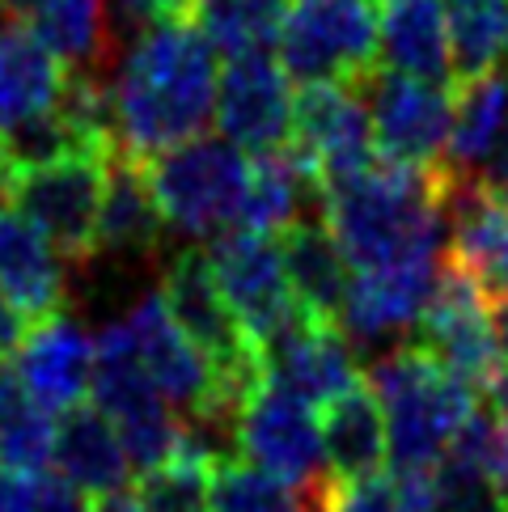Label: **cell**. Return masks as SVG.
I'll list each match as a JSON object with an SVG mask.
<instances>
[{
    "label": "cell",
    "instance_id": "20",
    "mask_svg": "<svg viewBox=\"0 0 508 512\" xmlns=\"http://www.w3.org/2000/svg\"><path fill=\"white\" fill-rule=\"evenodd\" d=\"M377 64L403 77L453 85L445 0H377Z\"/></svg>",
    "mask_w": 508,
    "mask_h": 512
},
{
    "label": "cell",
    "instance_id": "47",
    "mask_svg": "<svg viewBox=\"0 0 508 512\" xmlns=\"http://www.w3.org/2000/svg\"><path fill=\"white\" fill-rule=\"evenodd\" d=\"M0 195H5V170H0Z\"/></svg>",
    "mask_w": 508,
    "mask_h": 512
},
{
    "label": "cell",
    "instance_id": "25",
    "mask_svg": "<svg viewBox=\"0 0 508 512\" xmlns=\"http://www.w3.org/2000/svg\"><path fill=\"white\" fill-rule=\"evenodd\" d=\"M280 254H284V271H288V284H293L297 305L310 318L339 322L352 276H348V259H343L339 242L322 221V212L301 216L297 225H288L280 233Z\"/></svg>",
    "mask_w": 508,
    "mask_h": 512
},
{
    "label": "cell",
    "instance_id": "39",
    "mask_svg": "<svg viewBox=\"0 0 508 512\" xmlns=\"http://www.w3.org/2000/svg\"><path fill=\"white\" fill-rule=\"evenodd\" d=\"M26 331H30V318L9 301V292L0 288V360L17 356V347H22Z\"/></svg>",
    "mask_w": 508,
    "mask_h": 512
},
{
    "label": "cell",
    "instance_id": "14",
    "mask_svg": "<svg viewBox=\"0 0 508 512\" xmlns=\"http://www.w3.org/2000/svg\"><path fill=\"white\" fill-rule=\"evenodd\" d=\"M420 347H428L470 390H492L504 369L492 305H487L479 284L449 259L441 263L437 288H432V301L420 318Z\"/></svg>",
    "mask_w": 508,
    "mask_h": 512
},
{
    "label": "cell",
    "instance_id": "36",
    "mask_svg": "<svg viewBox=\"0 0 508 512\" xmlns=\"http://www.w3.org/2000/svg\"><path fill=\"white\" fill-rule=\"evenodd\" d=\"M449 462L475 470L483 483L508 496V419L492 407H475L449 445Z\"/></svg>",
    "mask_w": 508,
    "mask_h": 512
},
{
    "label": "cell",
    "instance_id": "19",
    "mask_svg": "<svg viewBox=\"0 0 508 512\" xmlns=\"http://www.w3.org/2000/svg\"><path fill=\"white\" fill-rule=\"evenodd\" d=\"M441 263L356 271L348 284V297H343V314H339L343 335H352V343L360 347H377L411 331V326H420L424 309L432 301V288H437Z\"/></svg>",
    "mask_w": 508,
    "mask_h": 512
},
{
    "label": "cell",
    "instance_id": "21",
    "mask_svg": "<svg viewBox=\"0 0 508 512\" xmlns=\"http://www.w3.org/2000/svg\"><path fill=\"white\" fill-rule=\"evenodd\" d=\"M68 259L34 229L22 212L0 208V288L34 322L64 314Z\"/></svg>",
    "mask_w": 508,
    "mask_h": 512
},
{
    "label": "cell",
    "instance_id": "43",
    "mask_svg": "<svg viewBox=\"0 0 508 512\" xmlns=\"http://www.w3.org/2000/svg\"><path fill=\"white\" fill-rule=\"evenodd\" d=\"M492 398H496V411L508 419V364L500 369V377H496V386H492Z\"/></svg>",
    "mask_w": 508,
    "mask_h": 512
},
{
    "label": "cell",
    "instance_id": "10",
    "mask_svg": "<svg viewBox=\"0 0 508 512\" xmlns=\"http://www.w3.org/2000/svg\"><path fill=\"white\" fill-rule=\"evenodd\" d=\"M365 106L373 119V144L381 161L411 170H445L453 136V89L390 68H373L365 81Z\"/></svg>",
    "mask_w": 508,
    "mask_h": 512
},
{
    "label": "cell",
    "instance_id": "32",
    "mask_svg": "<svg viewBox=\"0 0 508 512\" xmlns=\"http://www.w3.org/2000/svg\"><path fill=\"white\" fill-rule=\"evenodd\" d=\"M284 17V0H191V26L225 56L267 51L280 39Z\"/></svg>",
    "mask_w": 508,
    "mask_h": 512
},
{
    "label": "cell",
    "instance_id": "30",
    "mask_svg": "<svg viewBox=\"0 0 508 512\" xmlns=\"http://www.w3.org/2000/svg\"><path fill=\"white\" fill-rule=\"evenodd\" d=\"M56 457V419L30 398L22 377L0 364V462L26 474H39Z\"/></svg>",
    "mask_w": 508,
    "mask_h": 512
},
{
    "label": "cell",
    "instance_id": "12",
    "mask_svg": "<svg viewBox=\"0 0 508 512\" xmlns=\"http://www.w3.org/2000/svg\"><path fill=\"white\" fill-rule=\"evenodd\" d=\"M216 284H221L229 309L238 314L250 347L263 360V347L276 339L288 322L301 314L293 297L280 254V237L254 229H225L208 250Z\"/></svg>",
    "mask_w": 508,
    "mask_h": 512
},
{
    "label": "cell",
    "instance_id": "44",
    "mask_svg": "<svg viewBox=\"0 0 508 512\" xmlns=\"http://www.w3.org/2000/svg\"><path fill=\"white\" fill-rule=\"evenodd\" d=\"M0 5H5V13H34V9H39L43 5V0H0Z\"/></svg>",
    "mask_w": 508,
    "mask_h": 512
},
{
    "label": "cell",
    "instance_id": "24",
    "mask_svg": "<svg viewBox=\"0 0 508 512\" xmlns=\"http://www.w3.org/2000/svg\"><path fill=\"white\" fill-rule=\"evenodd\" d=\"M56 470L60 479H68L77 491H89V496H111V491H123L127 479L136 474L132 457H127V445L119 428L106 419L98 407H72L68 415H60L56 424Z\"/></svg>",
    "mask_w": 508,
    "mask_h": 512
},
{
    "label": "cell",
    "instance_id": "41",
    "mask_svg": "<svg viewBox=\"0 0 508 512\" xmlns=\"http://www.w3.org/2000/svg\"><path fill=\"white\" fill-rule=\"evenodd\" d=\"M89 512H144L140 500H136V491H111V496H98L94 504H89Z\"/></svg>",
    "mask_w": 508,
    "mask_h": 512
},
{
    "label": "cell",
    "instance_id": "13",
    "mask_svg": "<svg viewBox=\"0 0 508 512\" xmlns=\"http://www.w3.org/2000/svg\"><path fill=\"white\" fill-rule=\"evenodd\" d=\"M318 187L365 170L377 144L360 81H314L293 94V140H288Z\"/></svg>",
    "mask_w": 508,
    "mask_h": 512
},
{
    "label": "cell",
    "instance_id": "2",
    "mask_svg": "<svg viewBox=\"0 0 508 512\" xmlns=\"http://www.w3.org/2000/svg\"><path fill=\"white\" fill-rule=\"evenodd\" d=\"M216 81V47L191 22L144 30L111 81L119 153L149 161L204 136L216 119Z\"/></svg>",
    "mask_w": 508,
    "mask_h": 512
},
{
    "label": "cell",
    "instance_id": "3",
    "mask_svg": "<svg viewBox=\"0 0 508 512\" xmlns=\"http://www.w3.org/2000/svg\"><path fill=\"white\" fill-rule=\"evenodd\" d=\"M369 386L390 428L394 470H441L458 428L475 411V390L420 343H398L369 364Z\"/></svg>",
    "mask_w": 508,
    "mask_h": 512
},
{
    "label": "cell",
    "instance_id": "9",
    "mask_svg": "<svg viewBox=\"0 0 508 512\" xmlns=\"http://www.w3.org/2000/svg\"><path fill=\"white\" fill-rule=\"evenodd\" d=\"M233 441H238V457L276 474L288 487L310 491L326 479L322 424L314 407L267 373L242 398L238 419H233Z\"/></svg>",
    "mask_w": 508,
    "mask_h": 512
},
{
    "label": "cell",
    "instance_id": "34",
    "mask_svg": "<svg viewBox=\"0 0 508 512\" xmlns=\"http://www.w3.org/2000/svg\"><path fill=\"white\" fill-rule=\"evenodd\" d=\"M208 508L212 512H310V500H301L297 487L280 483L276 474L250 466L246 457H225L212 470Z\"/></svg>",
    "mask_w": 508,
    "mask_h": 512
},
{
    "label": "cell",
    "instance_id": "18",
    "mask_svg": "<svg viewBox=\"0 0 508 512\" xmlns=\"http://www.w3.org/2000/svg\"><path fill=\"white\" fill-rule=\"evenodd\" d=\"M94 356L98 347L85 326L68 314H56L26 331L17 347V377L39 407L51 415H68L94 390Z\"/></svg>",
    "mask_w": 508,
    "mask_h": 512
},
{
    "label": "cell",
    "instance_id": "46",
    "mask_svg": "<svg viewBox=\"0 0 508 512\" xmlns=\"http://www.w3.org/2000/svg\"><path fill=\"white\" fill-rule=\"evenodd\" d=\"M305 500H310V496H305ZM310 512H326V508H322V504H314V500H310Z\"/></svg>",
    "mask_w": 508,
    "mask_h": 512
},
{
    "label": "cell",
    "instance_id": "16",
    "mask_svg": "<svg viewBox=\"0 0 508 512\" xmlns=\"http://www.w3.org/2000/svg\"><path fill=\"white\" fill-rule=\"evenodd\" d=\"M449 263L479 284L487 305L508 301V199L470 174L445 170Z\"/></svg>",
    "mask_w": 508,
    "mask_h": 512
},
{
    "label": "cell",
    "instance_id": "27",
    "mask_svg": "<svg viewBox=\"0 0 508 512\" xmlns=\"http://www.w3.org/2000/svg\"><path fill=\"white\" fill-rule=\"evenodd\" d=\"M166 229L170 225L157 208L149 178H144V161L127 157V153H111V166H106L102 221H98V250L157 254Z\"/></svg>",
    "mask_w": 508,
    "mask_h": 512
},
{
    "label": "cell",
    "instance_id": "35",
    "mask_svg": "<svg viewBox=\"0 0 508 512\" xmlns=\"http://www.w3.org/2000/svg\"><path fill=\"white\" fill-rule=\"evenodd\" d=\"M212 470H216L212 457L183 441L166 466L140 474L136 500L144 512H204L212 491Z\"/></svg>",
    "mask_w": 508,
    "mask_h": 512
},
{
    "label": "cell",
    "instance_id": "45",
    "mask_svg": "<svg viewBox=\"0 0 508 512\" xmlns=\"http://www.w3.org/2000/svg\"><path fill=\"white\" fill-rule=\"evenodd\" d=\"M458 5H479V0H449V9H458Z\"/></svg>",
    "mask_w": 508,
    "mask_h": 512
},
{
    "label": "cell",
    "instance_id": "40",
    "mask_svg": "<svg viewBox=\"0 0 508 512\" xmlns=\"http://www.w3.org/2000/svg\"><path fill=\"white\" fill-rule=\"evenodd\" d=\"M475 178L483 182V187H492L500 199H508V132H504V140L492 149V157H487L483 166H479Z\"/></svg>",
    "mask_w": 508,
    "mask_h": 512
},
{
    "label": "cell",
    "instance_id": "5",
    "mask_svg": "<svg viewBox=\"0 0 508 512\" xmlns=\"http://www.w3.org/2000/svg\"><path fill=\"white\" fill-rule=\"evenodd\" d=\"M94 402L98 411L119 428L127 457H132L136 474H149L166 466L183 445V415L174 402L157 390V381L136 356V343L127 322H111L94 339Z\"/></svg>",
    "mask_w": 508,
    "mask_h": 512
},
{
    "label": "cell",
    "instance_id": "17",
    "mask_svg": "<svg viewBox=\"0 0 508 512\" xmlns=\"http://www.w3.org/2000/svg\"><path fill=\"white\" fill-rule=\"evenodd\" d=\"M263 373L301 394L310 407H326L331 398L356 386V356L339 322L301 314L263 347Z\"/></svg>",
    "mask_w": 508,
    "mask_h": 512
},
{
    "label": "cell",
    "instance_id": "29",
    "mask_svg": "<svg viewBox=\"0 0 508 512\" xmlns=\"http://www.w3.org/2000/svg\"><path fill=\"white\" fill-rule=\"evenodd\" d=\"M508 132V77L487 72V77L453 85V136H449V157L445 170L470 174L479 170L492 149Z\"/></svg>",
    "mask_w": 508,
    "mask_h": 512
},
{
    "label": "cell",
    "instance_id": "28",
    "mask_svg": "<svg viewBox=\"0 0 508 512\" xmlns=\"http://www.w3.org/2000/svg\"><path fill=\"white\" fill-rule=\"evenodd\" d=\"M322 195L318 178L305 170V161L288 149H267L250 157V182L242 204V229L254 233H284L305 216V199Z\"/></svg>",
    "mask_w": 508,
    "mask_h": 512
},
{
    "label": "cell",
    "instance_id": "11",
    "mask_svg": "<svg viewBox=\"0 0 508 512\" xmlns=\"http://www.w3.org/2000/svg\"><path fill=\"white\" fill-rule=\"evenodd\" d=\"M161 297H166L174 322L183 326V331L208 352V360L221 369L225 386L238 398H246L254 381L263 377V360L250 347L238 314H233L229 301H225L221 284H216L208 254L178 250L166 267V276H161Z\"/></svg>",
    "mask_w": 508,
    "mask_h": 512
},
{
    "label": "cell",
    "instance_id": "6",
    "mask_svg": "<svg viewBox=\"0 0 508 512\" xmlns=\"http://www.w3.org/2000/svg\"><path fill=\"white\" fill-rule=\"evenodd\" d=\"M123 322H127V331H132L140 364L157 381V390L174 402V411H183L187 424L233 428L242 398L225 386L221 369L208 360L204 347L174 322L161 292H149Z\"/></svg>",
    "mask_w": 508,
    "mask_h": 512
},
{
    "label": "cell",
    "instance_id": "15",
    "mask_svg": "<svg viewBox=\"0 0 508 512\" xmlns=\"http://www.w3.org/2000/svg\"><path fill=\"white\" fill-rule=\"evenodd\" d=\"M271 51L229 56L216 81V127L246 153L284 149L293 136V89Z\"/></svg>",
    "mask_w": 508,
    "mask_h": 512
},
{
    "label": "cell",
    "instance_id": "4",
    "mask_svg": "<svg viewBox=\"0 0 508 512\" xmlns=\"http://www.w3.org/2000/svg\"><path fill=\"white\" fill-rule=\"evenodd\" d=\"M144 178L170 229L221 237L233 221H242L250 157L225 136H195L144 161Z\"/></svg>",
    "mask_w": 508,
    "mask_h": 512
},
{
    "label": "cell",
    "instance_id": "23",
    "mask_svg": "<svg viewBox=\"0 0 508 512\" xmlns=\"http://www.w3.org/2000/svg\"><path fill=\"white\" fill-rule=\"evenodd\" d=\"M68 89V68L22 22L0 17V132L56 111Z\"/></svg>",
    "mask_w": 508,
    "mask_h": 512
},
{
    "label": "cell",
    "instance_id": "22",
    "mask_svg": "<svg viewBox=\"0 0 508 512\" xmlns=\"http://www.w3.org/2000/svg\"><path fill=\"white\" fill-rule=\"evenodd\" d=\"M322 424V453H326V479L352 483L377 474L381 462L390 457V428L381 398L373 394L369 381H356L352 390L331 398L318 415Z\"/></svg>",
    "mask_w": 508,
    "mask_h": 512
},
{
    "label": "cell",
    "instance_id": "31",
    "mask_svg": "<svg viewBox=\"0 0 508 512\" xmlns=\"http://www.w3.org/2000/svg\"><path fill=\"white\" fill-rule=\"evenodd\" d=\"M432 487H437V470H390V474H365L352 483L322 479L305 496L322 504L326 512H432Z\"/></svg>",
    "mask_w": 508,
    "mask_h": 512
},
{
    "label": "cell",
    "instance_id": "37",
    "mask_svg": "<svg viewBox=\"0 0 508 512\" xmlns=\"http://www.w3.org/2000/svg\"><path fill=\"white\" fill-rule=\"evenodd\" d=\"M432 512H508V496L483 483L475 470L445 457L437 470V487H432Z\"/></svg>",
    "mask_w": 508,
    "mask_h": 512
},
{
    "label": "cell",
    "instance_id": "1",
    "mask_svg": "<svg viewBox=\"0 0 508 512\" xmlns=\"http://www.w3.org/2000/svg\"><path fill=\"white\" fill-rule=\"evenodd\" d=\"M445 170H411L373 157L365 170L326 182L318 212L352 271L441 263Z\"/></svg>",
    "mask_w": 508,
    "mask_h": 512
},
{
    "label": "cell",
    "instance_id": "8",
    "mask_svg": "<svg viewBox=\"0 0 508 512\" xmlns=\"http://www.w3.org/2000/svg\"><path fill=\"white\" fill-rule=\"evenodd\" d=\"M280 64L293 81H365L377 68V0H301L280 26Z\"/></svg>",
    "mask_w": 508,
    "mask_h": 512
},
{
    "label": "cell",
    "instance_id": "33",
    "mask_svg": "<svg viewBox=\"0 0 508 512\" xmlns=\"http://www.w3.org/2000/svg\"><path fill=\"white\" fill-rule=\"evenodd\" d=\"M449 47H453V85L500 72L508 60V0L449 9Z\"/></svg>",
    "mask_w": 508,
    "mask_h": 512
},
{
    "label": "cell",
    "instance_id": "42",
    "mask_svg": "<svg viewBox=\"0 0 508 512\" xmlns=\"http://www.w3.org/2000/svg\"><path fill=\"white\" fill-rule=\"evenodd\" d=\"M492 318H496V339H500V352H504V364H508V301L492 309Z\"/></svg>",
    "mask_w": 508,
    "mask_h": 512
},
{
    "label": "cell",
    "instance_id": "48",
    "mask_svg": "<svg viewBox=\"0 0 508 512\" xmlns=\"http://www.w3.org/2000/svg\"><path fill=\"white\" fill-rule=\"evenodd\" d=\"M0 9H5V5H0Z\"/></svg>",
    "mask_w": 508,
    "mask_h": 512
},
{
    "label": "cell",
    "instance_id": "38",
    "mask_svg": "<svg viewBox=\"0 0 508 512\" xmlns=\"http://www.w3.org/2000/svg\"><path fill=\"white\" fill-rule=\"evenodd\" d=\"M39 508V479L26 470L0 466V512H34Z\"/></svg>",
    "mask_w": 508,
    "mask_h": 512
},
{
    "label": "cell",
    "instance_id": "7",
    "mask_svg": "<svg viewBox=\"0 0 508 512\" xmlns=\"http://www.w3.org/2000/svg\"><path fill=\"white\" fill-rule=\"evenodd\" d=\"M106 166H111V157H102V153L64 157L56 166L5 178V199L68 263H89L98 254Z\"/></svg>",
    "mask_w": 508,
    "mask_h": 512
},
{
    "label": "cell",
    "instance_id": "26",
    "mask_svg": "<svg viewBox=\"0 0 508 512\" xmlns=\"http://www.w3.org/2000/svg\"><path fill=\"white\" fill-rule=\"evenodd\" d=\"M26 26L68 72L106 77V64L115 60L119 30L111 17V0H43L26 17Z\"/></svg>",
    "mask_w": 508,
    "mask_h": 512
}]
</instances>
